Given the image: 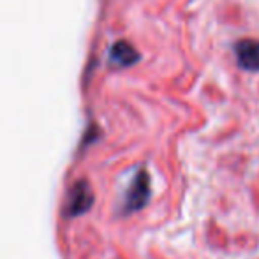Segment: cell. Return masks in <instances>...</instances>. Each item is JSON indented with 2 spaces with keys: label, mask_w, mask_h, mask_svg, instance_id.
Returning a JSON list of instances; mask_svg holds the SVG:
<instances>
[{
  "label": "cell",
  "mask_w": 259,
  "mask_h": 259,
  "mask_svg": "<svg viewBox=\"0 0 259 259\" xmlns=\"http://www.w3.org/2000/svg\"><path fill=\"white\" fill-rule=\"evenodd\" d=\"M94 191L87 180H78L69 189L65 201V217H79L87 213L94 205Z\"/></svg>",
  "instance_id": "cell-2"
},
{
  "label": "cell",
  "mask_w": 259,
  "mask_h": 259,
  "mask_svg": "<svg viewBox=\"0 0 259 259\" xmlns=\"http://www.w3.org/2000/svg\"><path fill=\"white\" fill-rule=\"evenodd\" d=\"M109 60L120 67H129L140 60V53L133 48L127 41H118L109 48Z\"/></svg>",
  "instance_id": "cell-4"
},
{
  "label": "cell",
  "mask_w": 259,
  "mask_h": 259,
  "mask_svg": "<svg viewBox=\"0 0 259 259\" xmlns=\"http://www.w3.org/2000/svg\"><path fill=\"white\" fill-rule=\"evenodd\" d=\"M150 175L147 173V169L138 171L123 199V213H134L141 210L150 199Z\"/></svg>",
  "instance_id": "cell-1"
},
{
  "label": "cell",
  "mask_w": 259,
  "mask_h": 259,
  "mask_svg": "<svg viewBox=\"0 0 259 259\" xmlns=\"http://www.w3.org/2000/svg\"><path fill=\"white\" fill-rule=\"evenodd\" d=\"M236 60L245 71H259V41H240L236 45Z\"/></svg>",
  "instance_id": "cell-3"
}]
</instances>
